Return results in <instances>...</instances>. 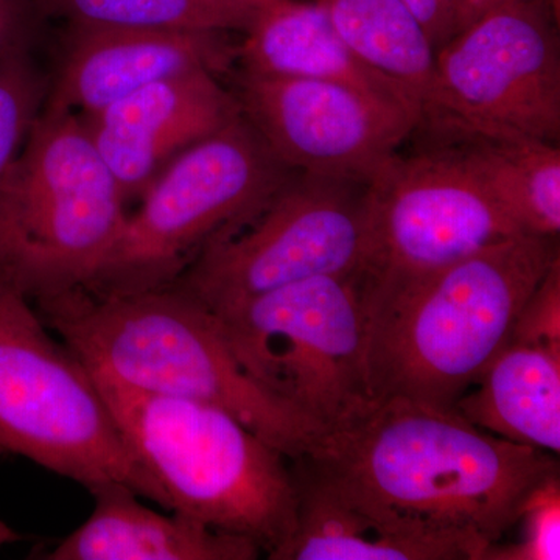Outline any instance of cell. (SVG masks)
<instances>
[{
    "label": "cell",
    "instance_id": "83f0119b",
    "mask_svg": "<svg viewBox=\"0 0 560 560\" xmlns=\"http://www.w3.org/2000/svg\"><path fill=\"white\" fill-rule=\"evenodd\" d=\"M20 540H22L21 534L7 525L5 522L0 521V547L2 545L16 544Z\"/></svg>",
    "mask_w": 560,
    "mask_h": 560
},
{
    "label": "cell",
    "instance_id": "8fae6325",
    "mask_svg": "<svg viewBox=\"0 0 560 560\" xmlns=\"http://www.w3.org/2000/svg\"><path fill=\"white\" fill-rule=\"evenodd\" d=\"M517 234L451 145L396 153L368 180L360 307Z\"/></svg>",
    "mask_w": 560,
    "mask_h": 560
},
{
    "label": "cell",
    "instance_id": "44dd1931",
    "mask_svg": "<svg viewBox=\"0 0 560 560\" xmlns=\"http://www.w3.org/2000/svg\"><path fill=\"white\" fill-rule=\"evenodd\" d=\"M69 24L154 32H246L257 3L248 0H35Z\"/></svg>",
    "mask_w": 560,
    "mask_h": 560
},
{
    "label": "cell",
    "instance_id": "d6986e66",
    "mask_svg": "<svg viewBox=\"0 0 560 560\" xmlns=\"http://www.w3.org/2000/svg\"><path fill=\"white\" fill-rule=\"evenodd\" d=\"M425 136L447 143L459 154L523 234L559 237V143L470 131H433Z\"/></svg>",
    "mask_w": 560,
    "mask_h": 560
},
{
    "label": "cell",
    "instance_id": "f546056e",
    "mask_svg": "<svg viewBox=\"0 0 560 560\" xmlns=\"http://www.w3.org/2000/svg\"><path fill=\"white\" fill-rule=\"evenodd\" d=\"M248 2L257 3V5L264 7L267 3L272 2V0H248Z\"/></svg>",
    "mask_w": 560,
    "mask_h": 560
},
{
    "label": "cell",
    "instance_id": "5b68a950",
    "mask_svg": "<svg viewBox=\"0 0 560 560\" xmlns=\"http://www.w3.org/2000/svg\"><path fill=\"white\" fill-rule=\"evenodd\" d=\"M125 205L80 116L43 108L0 189V280L31 301L83 289Z\"/></svg>",
    "mask_w": 560,
    "mask_h": 560
},
{
    "label": "cell",
    "instance_id": "7a4b0ae2",
    "mask_svg": "<svg viewBox=\"0 0 560 560\" xmlns=\"http://www.w3.org/2000/svg\"><path fill=\"white\" fill-rule=\"evenodd\" d=\"M33 302L95 378L215 405L290 459L323 431L261 388L235 357L219 316L175 287L125 294L75 289Z\"/></svg>",
    "mask_w": 560,
    "mask_h": 560
},
{
    "label": "cell",
    "instance_id": "7c38bea8",
    "mask_svg": "<svg viewBox=\"0 0 560 560\" xmlns=\"http://www.w3.org/2000/svg\"><path fill=\"white\" fill-rule=\"evenodd\" d=\"M238 105L291 172L368 183L419 127V119L352 88L241 70Z\"/></svg>",
    "mask_w": 560,
    "mask_h": 560
},
{
    "label": "cell",
    "instance_id": "52a82bcc",
    "mask_svg": "<svg viewBox=\"0 0 560 560\" xmlns=\"http://www.w3.org/2000/svg\"><path fill=\"white\" fill-rule=\"evenodd\" d=\"M291 173L242 114L154 178L83 290L125 294L171 285L217 235L270 200Z\"/></svg>",
    "mask_w": 560,
    "mask_h": 560
},
{
    "label": "cell",
    "instance_id": "ac0fdd59",
    "mask_svg": "<svg viewBox=\"0 0 560 560\" xmlns=\"http://www.w3.org/2000/svg\"><path fill=\"white\" fill-rule=\"evenodd\" d=\"M503 440L560 453V353L510 341L453 405Z\"/></svg>",
    "mask_w": 560,
    "mask_h": 560
},
{
    "label": "cell",
    "instance_id": "603a6c76",
    "mask_svg": "<svg viewBox=\"0 0 560 560\" xmlns=\"http://www.w3.org/2000/svg\"><path fill=\"white\" fill-rule=\"evenodd\" d=\"M517 523L522 525L517 544L490 545L482 560L560 559L559 474L552 475L530 493L523 504Z\"/></svg>",
    "mask_w": 560,
    "mask_h": 560
},
{
    "label": "cell",
    "instance_id": "7402d4cb",
    "mask_svg": "<svg viewBox=\"0 0 560 560\" xmlns=\"http://www.w3.org/2000/svg\"><path fill=\"white\" fill-rule=\"evenodd\" d=\"M46 95L27 50L0 66V189L43 110Z\"/></svg>",
    "mask_w": 560,
    "mask_h": 560
},
{
    "label": "cell",
    "instance_id": "cb8c5ba5",
    "mask_svg": "<svg viewBox=\"0 0 560 560\" xmlns=\"http://www.w3.org/2000/svg\"><path fill=\"white\" fill-rule=\"evenodd\" d=\"M510 341L560 353V259L552 264L523 305Z\"/></svg>",
    "mask_w": 560,
    "mask_h": 560
},
{
    "label": "cell",
    "instance_id": "3957f363",
    "mask_svg": "<svg viewBox=\"0 0 560 560\" xmlns=\"http://www.w3.org/2000/svg\"><path fill=\"white\" fill-rule=\"evenodd\" d=\"M558 259V238L511 235L361 308L370 397L453 407Z\"/></svg>",
    "mask_w": 560,
    "mask_h": 560
},
{
    "label": "cell",
    "instance_id": "4fadbf2b",
    "mask_svg": "<svg viewBox=\"0 0 560 560\" xmlns=\"http://www.w3.org/2000/svg\"><path fill=\"white\" fill-rule=\"evenodd\" d=\"M242 116L208 70L150 84L83 120L125 201L140 198L176 156Z\"/></svg>",
    "mask_w": 560,
    "mask_h": 560
},
{
    "label": "cell",
    "instance_id": "d4e9b609",
    "mask_svg": "<svg viewBox=\"0 0 560 560\" xmlns=\"http://www.w3.org/2000/svg\"><path fill=\"white\" fill-rule=\"evenodd\" d=\"M429 36L434 51L466 24L464 0H401Z\"/></svg>",
    "mask_w": 560,
    "mask_h": 560
},
{
    "label": "cell",
    "instance_id": "30bf717a",
    "mask_svg": "<svg viewBox=\"0 0 560 560\" xmlns=\"http://www.w3.org/2000/svg\"><path fill=\"white\" fill-rule=\"evenodd\" d=\"M558 24L547 0H510L467 22L434 51L418 130L559 143Z\"/></svg>",
    "mask_w": 560,
    "mask_h": 560
},
{
    "label": "cell",
    "instance_id": "f1b7e54d",
    "mask_svg": "<svg viewBox=\"0 0 560 560\" xmlns=\"http://www.w3.org/2000/svg\"><path fill=\"white\" fill-rule=\"evenodd\" d=\"M548 5H550V9L552 11V14H555L556 21L559 22L560 16V0H547Z\"/></svg>",
    "mask_w": 560,
    "mask_h": 560
},
{
    "label": "cell",
    "instance_id": "9c48e42d",
    "mask_svg": "<svg viewBox=\"0 0 560 560\" xmlns=\"http://www.w3.org/2000/svg\"><path fill=\"white\" fill-rule=\"evenodd\" d=\"M217 316L250 377L320 429L370 399L353 276L300 280Z\"/></svg>",
    "mask_w": 560,
    "mask_h": 560
},
{
    "label": "cell",
    "instance_id": "2e32d148",
    "mask_svg": "<svg viewBox=\"0 0 560 560\" xmlns=\"http://www.w3.org/2000/svg\"><path fill=\"white\" fill-rule=\"evenodd\" d=\"M296 525L270 560H481L470 541L364 510L291 459Z\"/></svg>",
    "mask_w": 560,
    "mask_h": 560
},
{
    "label": "cell",
    "instance_id": "277c9868",
    "mask_svg": "<svg viewBox=\"0 0 560 560\" xmlns=\"http://www.w3.org/2000/svg\"><path fill=\"white\" fill-rule=\"evenodd\" d=\"M95 382L171 511L245 537L268 559L289 541L298 508L289 456L215 405Z\"/></svg>",
    "mask_w": 560,
    "mask_h": 560
},
{
    "label": "cell",
    "instance_id": "5bb4252c",
    "mask_svg": "<svg viewBox=\"0 0 560 560\" xmlns=\"http://www.w3.org/2000/svg\"><path fill=\"white\" fill-rule=\"evenodd\" d=\"M235 58L226 33L69 24L44 108L91 116L158 81L198 70L219 75Z\"/></svg>",
    "mask_w": 560,
    "mask_h": 560
},
{
    "label": "cell",
    "instance_id": "e0dca14e",
    "mask_svg": "<svg viewBox=\"0 0 560 560\" xmlns=\"http://www.w3.org/2000/svg\"><path fill=\"white\" fill-rule=\"evenodd\" d=\"M94 510L79 528L39 556L46 560H254L261 551L245 537L220 533L189 517L145 506L127 486L95 490Z\"/></svg>",
    "mask_w": 560,
    "mask_h": 560
},
{
    "label": "cell",
    "instance_id": "4316f807",
    "mask_svg": "<svg viewBox=\"0 0 560 560\" xmlns=\"http://www.w3.org/2000/svg\"><path fill=\"white\" fill-rule=\"evenodd\" d=\"M503 2H510V0H464V5H466V24L474 20V18H477L478 14H481L482 11L492 9V7Z\"/></svg>",
    "mask_w": 560,
    "mask_h": 560
},
{
    "label": "cell",
    "instance_id": "9a60e30c",
    "mask_svg": "<svg viewBox=\"0 0 560 560\" xmlns=\"http://www.w3.org/2000/svg\"><path fill=\"white\" fill-rule=\"evenodd\" d=\"M237 49L242 70L257 75L327 81L422 117L415 95L368 65L341 38L318 3L272 0L261 7Z\"/></svg>",
    "mask_w": 560,
    "mask_h": 560
},
{
    "label": "cell",
    "instance_id": "6da1fadb",
    "mask_svg": "<svg viewBox=\"0 0 560 560\" xmlns=\"http://www.w3.org/2000/svg\"><path fill=\"white\" fill-rule=\"evenodd\" d=\"M294 460L364 510L470 541L482 556L559 474L558 455L478 429L453 407L399 396L364 400Z\"/></svg>",
    "mask_w": 560,
    "mask_h": 560
},
{
    "label": "cell",
    "instance_id": "ba28073f",
    "mask_svg": "<svg viewBox=\"0 0 560 560\" xmlns=\"http://www.w3.org/2000/svg\"><path fill=\"white\" fill-rule=\"evenodd\" d=\"M363 180L291 173L248 219L221 232L171 285L213 315L318 276H353L364 248Z\"/></svg>",
    "mask_w": 560,
    "mask_h": 560
},
{
    "label": "cell",
    "instance_id": "8992f818",
    "mask_svg": "<svg viewBox=\"0 0 560 560\" xmlns=\"http://www.w3.org/2000/svg\"><path fill=\"white\" fill-rule=\"evenodd\" d=\"M0 452L31 459L91 493L127 486L171 511L86 364L51 337L35 304L2 280Z\"/></svg>",
    "mask_w": 560,
    "mask_h": 560
},
{
    "label": "cell",
    "instance_id": "484cf974",
    "mask_svg": "<svg viewBox=\"0 0 560 560\" xmlns=\"http://www.w3.org/2000/svg\"><path fill=\"white\" fill-rule=\"evenodd\" d=\"M27 10L24 0H0V66L25 49Z\"/></svg>",
    "mask_w": 560,
    "mask_h": 560
},
{
    "label": "cell",
    "instance_id": "ffe728a7",
    "mask_svg": "<svg viewBox=\"0 0 560 560\" xmlns=\"http://www.w3.org/2000/svg\"><path fill=\"white\" fill-rule=\"evenodd\" d=\"M316 3L341 38L368 65L407 88L423 110L433 83L434 47L401 0H316Z\"/></svg>",
    "mask_w": 560,
    "mask_h": 560
}]
</instances>
